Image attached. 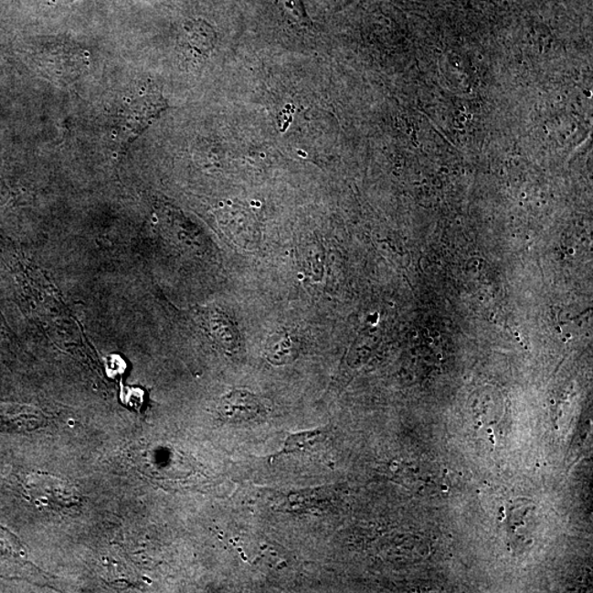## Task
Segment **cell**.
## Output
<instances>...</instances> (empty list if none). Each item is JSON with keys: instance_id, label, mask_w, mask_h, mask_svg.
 <instances>
[{"instance_id": "1", "label": "cell", "mask_w": 593, "mask_h": 593, "mask_svg": "<svg viewBox=\"0 0 593 593\" xmlns=\"http://www.w3.org/2000/svg\"><path fill=\"white\" fill-rule=\"evenodd\" d=\"M166 102L154 84L141 83L123 98L114 119L113 139L122 148L132 143L160 116Z\"/></svg>"}, {"instance_id": "2", "label": "cell", "mask_w": 593, "mask_h": 593, "mask_svg": "<svg viewBox=\"0 0 593 593\" xmlns=\"http://www.w3.org/2000/svg\"><path fill=\"white\" fill-rule=\"evenodd\" d=\"M25 491L37 508L52 514H67L80 503L78 489L61 478L32 473L26 478Z\"/></svg>"}, {"instance_id": "3", "label": "cell", "mask_w": 593, "mask_h": 593, "mask_svg": "<svg viewBox=\"0 0 593 593\" xmlns=\"http://www.w3.org/2000/svg\"><path fill=\"white\" fill-rule=\"evenodd\" d=\"M265 412L262 401L248 390H233L219 402L220 416L228 422H252L262 418Z\"/></svg>"}, {"instance_id": "4", "label": "cell", "mask_w": 593, "mask_h": 593, "mask_svg": "<svg viewBox=\"0 0 593 593\" xmlns=\"http://www.w3.org/2000/svg\"><path fill=\"white\" fill-rule=\"evenodd\" d=\"M214 42V30L203 21H190L184 26L181 47L189 58L198 59V61L206 58L212 50Z\"/></svg>"}, {"instance_id": "5", "label": "cell", "mask_w": 593, "mask_h": 593, "mask_svg": "<svg viewBox=\"0 0 593 593\" xmlns=\"http://www.w3.org/2000/svg\"><path fill=\"white\" fill-rule=\"evenodd\" d=\"M42 413L34 407L0 408V429L13 432H28L45 424Z\"/></svg>"}, {"instance_id": "6", "label": "cell", "mask_w": 593, "mask_h": 593, "mask_svg": "<svg viewBox=\"0 0 593 593\" xmlns=\"http://www.w3.org/2000/svg\"><path fill=\"white\" fill-rule=\"evenodd\" d=\"M325 439V429H317L288 435L281 451L282 454H303L313 450Z\"/></svg>"}, {"instance_id": "7", "label": "cell", "mask_w": 593, "mask_h": 593, "mask_svg": "<svg viewBox=\"0 0 593 593\" xmlns=\"http://www.w3.org/2000/svg\"><path fill=\"white\" fill-rule=\"evenodd\" d=\"M296 355V346L288 334H276L266 345V357L274 365H285L295 360Z\"/></svg>"}, {"instance_id": "8", "label": "cell", "mask_w": 593, "mask_h": 593, "mask_svg": "<svg viewBox=\"0 0 593 593\" xmlns=\"http://www.w3.org/2000/svg\"><path fill=\"white\" fill-rule=\"evenodd\" d=\"M282 3L285 5L287 12H290L299 23L303 25L308 23L307 16L303 12L301 0H282Z\"/></svg>"}]
</instances>
